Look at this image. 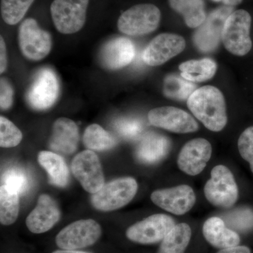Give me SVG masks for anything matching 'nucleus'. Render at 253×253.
I'll list each match as a JSON object with an SVG mask.
<instances>
[{
  "label": "nucleus",
  "mask_w": 253,
  "mask_h": 253,
  "mask_svg": "<svg viewBox=\"0 0 253 253\" xmlns=\"http://www.w3.org/2000/svg\"><path fill=\"white\" fill-rule=\"evenodd\" d=\"M23 139L21 130L7 118L0 117V146L12 148L18 146Z\"/></svg>",
  "instance_id": "473e14b6"
},
{
  "label": "nucleus",
  "mask_w": 253,
  "mask_h": 253,
  "mask_svg": "<svg viewBox=\"0 0 253 253\" xmlns=\"http://www.w3.org/2000/svg\"><path fill=\"white\" fill-rule=\"evenodd\" d=\"M14 102V88L6 78L0 81V107L6 111L11 107Z\"/></svg>",
  "instance_id": "f704fd0d"
},
{
  "label": "nucleus",
  "mask_w": 253,
  "mask_h": 253,
  "mask_svg": "<svg viewBox=\"0 0 253 253\" xmlns=\"http://www.w3.org/2000/svg\"><path fill=\"white\" fill-rule=\"evenodd\" d=\"M19 195L1 184L0 187V221L3 225L14 224L19 212Z\"/></svg>",
  "instance_id": "bb28decb"
},
{
  "label": "nucleus",
  "mask_w": 253,
  "mask_h": 253,
  "mask_svg": "<svg viewBox=\"0 0 253 253\" xmlns=\"http://www.w3.org/2000/svg\"><path fill=\"white\" fill-rule=\"evenodd\" d=\"M191 238V229L189 224H176L161 241L158 253H184Z\"/></svg>",
  "instance_id": "393cba45"
},
{
  "label": "nucleus",
  "mask_w": 253,
  "mask_h": 253,
  "mask_svg": "<svg viewBox=\"0 0 253 253\" xmlns=\"http://www.w3.org/2000/svg\"><path fill=\"white\" fill-rule=\"evenodd\" d=\"M59 79L54 71L50 68H43L37 73L26 99L33 109L44 111L55 104L59 97Z\"/></svg>",
  "instance_id": "9d476101"
},
{
  "label": "nucleus",
  "mask_w": 253,
  "mask_h": 253,
  "mask_svg": "<svg viewBox=\"0 0 253 253\" xmlns=\"http://www.w3.org/2000/svg\"><path fill=\"white\" fill-rule=\"evenodd\" d=\"M38 162L49 174L50 184L65 187L69 180V170L63 158L56 153L43 151L39 153Z\"/></svg>",
  "instance_id": "4be33fe9"
},
{
  "label": "nucleus",
  "mask_w": 253,
  "mask_h": 253,
  "mask_svg": "<svg viewBox=\"0 0 253 253\" xmlns=\"http://www.w3.org/2000/svg\"><path fill=\"white\" fill-rule=\"evenodd\" d=\"M89 0H54L50 7L56 30L69 35L81 31L86 21Z\"/></svg>",
  "instance_id": "0eeeda50"
},
{
  "label": "nucleus",
  "mask_w": 253,
  "mask_h": 253,
  "mask_svg": "<svg viewBox=\"0 0 253 253\" xmlns=\"http://www.w3.org/2000/svg\"><path fill=\"white\" fill-rule=\"evenodd\" d=\"M217 253H251V250L246 246H235L229 249H221Z\"/></svg>",
  "instance_id": "e433bc0d"
},
{
  "label": "nucleus",
  "mask_w": 253,
  "mask_h": 253,
  "mask_svg": "<svg viewBox=\"0 0 253 253\" xmlns=\"http://www.w3.org/2000/svg\"><path fill=\"white\" fill-rule=\"evenodd\" d=\"M232 12V6H221L206 18L193 37L195 46L200 51L211 53L217 49L222 36L224 23Z\"/></svg>",
  "instance_id": "9b49d317"
},
{
  "label": "nucleus",
  "mask_w": 253,
  "mask_h": 253,
  "mask_svg": "<svg viewBox=\"0 0 253 253\" xmlns=\"http://www.w3.org/2000/svg\"><path fill=\"white\" fill-rule=\"evenodd\" d=\"M238 148L241 157L249 163L253 173V126L243 131L238 141Z\"/></svg>",
  "instance_id": "72a5a7b5"
},
{
  "label": "nucleus",
  "mask_w": 253,
  "mask_h": 253,
  "mask_svg": "<svg viewBox=\"0 0 253 253\" xmlns=\"http://www.w3.org/2000/svg\"><path fill=\"white\" fill-rule=\"evenodd\" d=\"M214 1H221V2L224 3L226 6H237L239 4H241L243 0H212Z\"/></svg>",
  "instance_id": "4c0bfd02"
},
{
  "label": "nucleus",
  "mask_w": 253,
  "mask_h": 253,
  "mask_svg": "<svg viewBox=\"0 0 253 253\" xmlns=\"http://www.w3.org/2000/svg\"><path fill=\"white\" fill-rule=\"evenodd\" d=\"M197 85L176 75H168L165 78L163 93L169 99L184 101L189 99Z\"/></svg>",
  "instance_id": "cd10ccee"
},
{
  "label": "nucleus",
  "mask_w": 253,
  "mask_h": 253,
  "mask_svg": "<svg viewBox=\"0 0 253 253\" xmlns=\"http://www.w3.org/2000/svg\"><path fill=\"white\" fill-rule=\"evenodd\" d=\"M171 141L167 136L156 132H148L141 136L135 149L139 163L154 165L166 158L171 149Z\"/></svg>",
  "instance_id": "6ab92c4d"
},
{
  "label": "nucleus",
  "mask_w": 253,
  "mask_h": 253,
  "mask_svg": "<svg viewBox=\"0 0 253 253\" xmlns=\"http://www.w3.org/2000/svg\"><path fill=\"white\" fill-rule=\"evenodd\" d=\"M79 139V129L76 123L69 118H60L53 125L49 148L60 154H72L77 149Z\"/></svg>",
  "instance_id": "aec40b11"
},
{
  "label": "nucleus",
  "mask_w": 253,
  "mask_h": 253,
  "mask_svg": "<svg viewBox=\"0 0 253 253\" xmlns=\"http://www.w3.org/2000/svg\"><path fill=\"white\" fill-rule=\"evenodd\" d=\"M148 120L151 126L179 134L195 132L199 126L189 113L174 106H163L151 110Z\"/></svg>",
  "instance_id": "ddd939ff"
},
{
  "label": "nucleus",
  "mask_w": 253,
  "mask_h": 253,
  "mask_svg": "<svg viewBox=\"0 0 253 253\" xmlns=\"http://www.w3.org/2000/svg\"><path fill=\"white\" fill-rule=\"evenodd\" d=\"M18 45L24 57L38 61L49 54L52 40L49 33L42 29L36 20L29 18L21 23L18 29Z\"/></svg>",
  "instance_id": "423d86ee"
},
{
  "label": "nucleus",
  "mask_w": 253,
  "mask_h": 253,
  "mask_svg": "<svg viewBox=\"0 0 253 253\" xmlns=\"http://www.w3.org/2000/svg\"><path fill=\"white\" fill-rule=\"evenodd\" d=\"M52 253H90L84 252V251H80L78 250H58V251H54Z\"/></svg>",
  "instance_id": "58836bf2"
},
{
  "label": "nucleus",
  "mask_w": 253,
  "mask_h": 253,
  "mask_svg": "<svg viewBox=\"0 0 253 253\" xmlns=\"http://www.w3.org/2000/svg\"><path fill=\"white\" fill-rule=\"evenodd\" d=\"M203 234L211 246L221 250L235 247L241 241L239 234L228 227L220 217H212L205 221Z\"/></svg>",
  "instance_id": "412c9836"
},
{
  "label": "nucleus",
  "mask_w": 253,
  "mask_h": 253,
  "mask_svg": "<svg viewBox=\"0 0 253 253\" xmlns=\"http://www.w3.org/2000/svg\"><path fill=\"white\" fill-rule=\"evenodd\" d=\"M204 194L215 207H232L239 198V189L230 169L222 165L213 168L211 179L205 185Z\"/></svg>",
  "instance_id": "20e7f679"
},
{
  "label": "nucleus",
  "mask_w": 253,
  "mask_h": 253,
  "mask_svg": "<svg viewBox=\"0 0 253 253\" xmlns=\"http://www.w3.org/2000/svg\"><path fill=\"white\" fill-rule=\"evenodd\" d=\"M187 106L209 130L220 131L227 124L225 99L215 86L206 85L196 89L187 99Z\"/></svg>",
  "instance_id": "f257e3e1"
},
{
  "label": "nucleus",
  "mask_w": 253,
  "mask_h": 253,
  "mask_svg": "<svg viewBox=\"0 0 253 253\" xmlns=\"http://www.w3.org/2000/svg\"><path fill=\"white\" fill-rule=\"evenodd\" d=\"M83 144L91 151H104L115 147L117 139L97 124L88 126L83 137Z\"/></svg>",
  "instance_id": "a878e982"
},
{
  "label": "nucleus",
  "mask_w": 253,
  "mask_h": 253,
  "mask_svg": "<svg viewBox=\"0 0 253 253\" xmlns=\"http://www.w3.org/2000/svg\"><path fill=\"white\" fill-rule=\"evenodd\" d=\"M212 151V146L207 139L197 138L188 141L178 156V167L186 174L198 175L207 166Z\"/></svg>",
  "instance_id": "dca6fc26"
},
{
  "label": "nucleus",
  "mask_w": 253,
  "mask_h": 253,
  "mask_svg": "<svg viewBox=\"0 0 253 253\" xmlns=\"http://www.w3.org/2000/svg\"><path fill=\"white\" fill-rule=\"evenodd\" d=\"M169 3L173 10L183 16L188 27L199 28L207 18L204 0H169Z\"/></svg>",
  "instance_id": "b1692460"
},
{
  "label": "nucleus",
  "mask_w": 253,
  "mask_h": 253,
  "mask_svg": "<svg viewBox=\"0 0 253 253\" xmlns=\"http://www.w3.org/2000/svg\"><path fill=\"white\" fill-rule=\"evenodd\" d=\"M35 0H1V17L6 24L19 23Z\"/></svg>",
  "instance_id": "c85d7f7f"
},
{
  "label": "nucleus",
  "mask_w": 253,
  "mask_h": 253,
  "mask_svg": "<svg viewBox=\"0 0 253 253\" xmlns=\"http://www.w3.org/2000/svg\"><path fill=\"white\" fill-rule=\"evenodd\" d=\"M161 13L151 4L135 5L123 12L118 21V30L130 36H142L157 29Z\"/></svg>",
  "instance_id": "39448f33"
},
{
  "label": "nucleus",
  "mask_w": 253,
  "mask_h": 253,
  "mask_svg": "<svg viewBox=\"0 0 253 253\" xmlns=\"http://www.w3.org/2000/svg\"><path fill=\"white\" fill-rule=\"evenodd\" d=\"M176 225L170 216L156 214L129 226L126 236L136 244L151 245L161 242Z\"/></svg>",
  "instance_id": "1a4fd4ad"
},
{
  "label": "nucleus",
  "mask_w": 253,
  "mask_h": 253,
  "mask_svg": "<svg viewBox=\"0 0 253 253\" xmlns=\"http://www.w3.org/2000/svg\"><path fill=\"white\" fill-rule=\"evenodd\" d=\"M113 127L120 136L127 140H132L141 135L144 125L138 118H120L113 123Z\"/></svg>",
  "instance_id": "2f4dec72"
},
{
  "label": "nucleus",
  "mask_w": 253,
  "mask_h": 253,
  "mask_svg": "<svg viewBox=\"0 0 253 253\" xmlns=\"http://www.w3.org/2000/svg\"><path fill=\"white\" fill-rule=\"evenodd\" d=\"M7 54L4 38H0V73L2 74L7 68Z\"/></svg>",
  "instance_id": "c9c22d12"
},
{
  "label": "nucleus",
  "mask_w": 253,
  "mask_h": 253,
  "mask_svg": "<svg viewBox=\"0 0 253 253\" xmlns=\"http://www.w3.org/2000/svg\"><path fill=\"white\" fill-rule=\"evenodd\" d=\"M186 47L183 37L172 33H163L154 38L143 52V61L150 66L164 64L182 52Z\"/></svg>",
  "instance_id": "4468645a"
},
{
  "label": "nucleus",
  "mask_w": 253,
  "mask_h": 253,
  "mask_svg": "<svg viewBox=\"0 0 253 253\" xmlns=\"http://www.w3.org/2000/svg\"><path fill=\"white\" fill-rule=\"evenodd\" d=\"M61 217L59 208L49 195L42 194L38 200L36 207L28 216L26 223L33 234H42L49 231Z\"/></svg>",
  "instance_id": "a211bd4d"
},
{
  "label": "nucleus",
  "mask_w": 253,
  "mask_h": 253,
  "mask_svg": "<svg viewBox=\"0 0 253 253\" xmlns=\"http://www.w3.org/2000/svg\"><path fill=\"white\" fill-rule=\"evenodd\" d=\"M251 23V15L243 9L233 11L226 20L221 41L224 47L231 54L244 56L252 49Z\"/></svg>",
  "instance_id": "f03ea898"
},
{
  "label": "nucleus",
  "mask_w": 253,
  "mask_h": 253,
  "mask_svg": "<svg viewBox=\"0 0 253 253\" xmlns=\"http://www.w3.org/2000/svg\"><path fill=\"white\" fill-rule=\"evenodd\" d=\"M101 226L92 219H81L68 224L56 236V244L63 250H78L94 245L101 237Z\"/></svg>",
  "instance_id": "6e6552de"
},
{
  "label": "nucleus",
  "mask_w": 253,
  "mask_h": 253,
  "mask_svg": "<svg viewBox=\"0 0 253 253\" xmlns=\"http://www.w3.org/2000/svg\"><path fill=\"white\" fill-rule=\"evenodd\" d=\"M71 169L83 189L94 194L104 185V175L97 155L85 150L73 158Z\"/></svg>",
  "instance_id": "f8f14e48"
},
{
  "label": "nucleus",
  "mask_w": 253,
  "mask_h": 253,
  "mask_svg": "<svg viewBox=\"0 0 253 253\" xmlns=\"http://www.w3.org/2000/svg\"><path fill=\"white\" fill-rule=\"evenodd\" d=\"M137 190V182L134 178H118L104 184L99 191L92 194L91 204L98 211H116L129 204L134 199Z\"/></svg>",
  "instance_id": "7ed1b4c3"
},
{
  "label": "nucleus",
  "mask_w": 253,
  "mask_h": 253,
  "mask_svg": "<svg viewBox=\"0 0 253 253\" xmlns=\"http://www.w3.org/2000/svg\"><path fill=\"white\" fill-rule=\"evenodd\" d=\"M181 77L191 83H203L214 77L217 64L210 58L190 60L179 65Z\"/></svg>",
  "instance_id": "5701e85b"
},
{
  "label": "nucleus",
  "mask_w": 253,
  "mask_h": 253,
  "mask_svg": "<svg viewBox=\"0 0 253 253\" xmlns=\"http://www.w3.org/2000/svg\"><path fill=\"white\" fill-rule=\"evenodd\" d=\"M151 199L158 207L176 215H182L191 211L196 200L194 190L185 184L156 190L151 194Z\"/></svg>",
  "instance_id": "2eb2a0df"
},
{
  "label": "nucleus",
  "mask_w": 253,
  "mask_h": 253,
  "mask_svg": "<svg viewBox=\"0 0 253 253\" xmlns=\"http://www.w3.org/2000/svg\"><path fill=\"white\" fill-rule=\"evenodd\" d=\"M1 184L18 195L23 194L29 188V176L23 168H9L1 175Z\"/></svg>",
  "instance_id": "7c9ffc66"
},
{
  "label": "nucleus",
  "mask_w": 253,
  "mask_h": 253,
  "mask_svg": "<svg viewBox=\"0 0 253 253\" xmlns=\"http://www.w3.org/2000/svg\"><path fill=\"white\" fill-rule=\"evenodd\" d=\"M135 56L134 43L125 37L108 41L100 53V61L105 68L116 71L126 67Z\"/></svg>",
  "instance_id": "f3484780"
},
{
  "label": "nucleus",
  "mask_w": 253,
  "mask_h": 253,
  "mask_svg": "<svg viewBox=\"0 0 253 253\" xmlns=\"http://www.w3.org/2000/svg\"><path fill=\"white\" fill-rule=\"evenodd\" d=\"M226 226L234 231L247 232L253 229V211L247 207L238 208L222 216Z\"/></svg>",
  "instance_id": "c756f323"
}]
</instances>
